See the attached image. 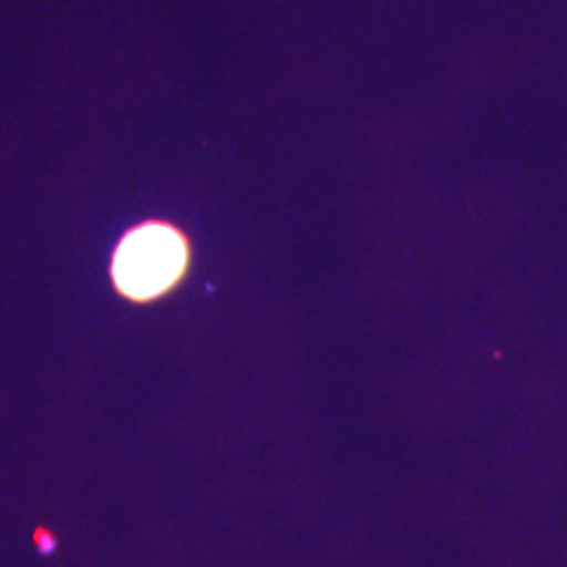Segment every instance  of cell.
<instances>
[{
  "instance_id": "cell-1",
  "label": "cell",
  "mask_w": 567,
  "mask_h": 567,
  "mask_svg": "<svg viewBox=\"0 0 567 567\" xmlns=\"http://www.w3.org/2000/svg\"><path fill=\"white\" fill-rule=\"evenodd\" d=\"M185 267V244L164 225H145L128 234L114 259V280L133 299H152L177 282Z\"/></svg>"
},
{
  "instance_id": "cell-2",
  "label": "cell",
  "mask_w": 567,
  "mask_h": 567,
  "mask_svg": "<svg viewBox=\"0 0 567 567\" xmlns=\"http://www.w3.org/2000/svg\"><path fill=\"white\" fill-rule=\"evenodd\" d=\"M34 540H37V547H39L42 555H51V553L55 550V547H58L55 536H53L49 529H44V527H39V529L34 532Z\"/></svg>"
}]
</instances>
